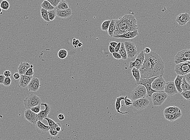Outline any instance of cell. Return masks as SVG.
Instances as JSON below:
<instances>
[{
    "mask_svg": "<svg viewBox=\"0 0 190 140\" xmlns=\"http://www.w3.org/2000/svg\"><path fill=\"white\" fill-rule=\"evenodd\" d=\"M145 59L139 69L141 78L149 79L164 74V63L162 58L155 52L151 51L144 54Z\"/></svg>",
    "mask_w": 190,
    "mask_h": 140,
    "instance_id": "1",
    "label": "cell"
},
{
    "mask_svg": "<svg viewBox=\"0 0 190 140\" xmlns=\"http://www.w3.org/2000/svg\"><path fill=\"white\" fill-rule=\"evenodd\" d=\"M115 20L116 29L113 36L138 30L137 21L133 15L125 14L122 17Z\"/></svg>",
    "mask_w": 190,
    "mask_h": 140,
    "instance_id": "2",
    "label": "cell"
},
{
    "mask_svg": "<svg viewBox=\"0 0 190 140\" xmlns=\"http://www.w3.org/2000/svg\"><path fill=\"white\" fill-rule=\"evenodd\" d=\"M41 103L40 97L34 94L29 95L23 101L24 107L26 109H30L34 106L41 105Z\"/></svg>",
    "mask_w": 190,
    "mask_h": 140,
    "instance_id": "3",
    "label": "cell"
},
{
    "mask_svg": "<svg viewBox=\"0 0 190 140\" xmlns=\"http://www.w3.org/2000/svg\"><path fill=\"white\" fill-rule=\"evenodd\" d=\"M130 96L133 101L142 98H147L148 96L146 89L144 86L138 85L132 90Z\"/></svg>",
    "mask_w": 190,
    "mask_h": 140,
    "instance_id": "4",
    "label": "cell"
},
{
    "mask_svg": "<svg viewBox=\"0 0 190 140\" xmlns=\"http://www.w3.org/2000/svg\"><path fill=\"white\" fill-rule=\"evenodd\" d=\"M174 72L178 75L185 76L190 73V61L181 62L176 64Z\"/></svg>",
    "mask_w": 190,
    "mask_h": 140,
    "instance_id": "5",
    "label": "cell"
},
{
    "mask_svg": "<svg viewBox=\"0 0 190 140\" xmlns=\"http://www.w3.org/2000/svg\"><path fill=\"white\" fill-rule=\"evenodd\" d=\"M168 97V95L164 91H158L153 93L151 97L153 106L161 105L164 103Z\"/></svg>",
    "mask_w": 190,
    "mask_h": 140,
    "instance_id": "6",
    "label": "cell"
},
{
    "mask_svg": "<svg viewBox=\"0 0 190 140\" xmlns=\"http://www.w3.org/2000/svg\"><path fill=\"white\" fill-rule=\"evenodd\" d=\"M158 77V76H156V77L149 78V79H142V78H141L139 82L137 83L138 85H142L145 87V88L146 89V91H147L148 97L151 98L152 97V94L153 93L158 92L157 91L154 90L151 87V84H152V82H153V81L156 78H157Z\"/></svg>",
    "mask_w": 190,
    "mask_h": 140,
    "instance_id": "7",
    "label": "cell"
},
{
    "mask_svg": "<svg viewBox=\"0 0 190 140\" xmlns=\"http://www.w3.org/2000/svg\"><path fill=\"white\" fill-rule=\"evenodd\" d=\"M190 61V49H183L178 52L175 56L174 62L176 64Z\"/></svg>",
    "mask_w": 190,
    "mask_h": 140,
    "instance_id": "8",
    "label": "cell"
},
{
    "mask_svg": "<svg viewBox=\"0 0 190 140\" xmlns=\"http://www.w3.org/2000/svg\"><path fill=\"white\" fill-rule=\"evenodd\" d=\"M124 46L127 54V58H133L137 54V50L134 43L126 41L124 43Z\"/></svg>",
    "mask_w": 190,
    "mask_h": 140,
    "instance_id": "9",
    "label": "cell"
},
{
    "mask_svg": "<svg viewBox=\"0 0 190 140\" xmlns=\"http://www.w3.org/2000/svg\"><path fill=\"white\" fill-rule=\"evenodd\" d=\"M166 82L163 77V75L158 76L151 84V87L154 90L157 91H164Z\"/></svg>",
    "mask_w": 190,
    "mask_h": 140,
    "instance_id": "10",
    "label": "cell"
},
{
    "mask_svg": "<svg viewBox=\"0 0 190 140\" xmlns=\"http://www.w3.org/2000/svg\"><path fill=\"white\" fill-rule=\"evenodd\" d=\"M144 59L145 55L143 51H142L138 54L134 62H130L129 68L131 69L133 67H135L139 70L142 65Z\"/></svg>",
    "mask_w": 190,
    "mask_h": 140,
    "instance_id": "11",
    "label": "cell"
},
{
    "mask_svg": "<svg viewBox=\"0 0 190 140\" xmlns=\"http://www.w3.org/2000/svg\"><path fill=\"white\" fill-rule=\"evenodd\" d=\"M150 105V101L147 98H142L134 100L132 106L135 109L141 110L146 108Z\"/></svg>",
    "mask_w": 190,
    "mask_h": 140,
    "instance_id": "12",
    "label": "cell"
},
{
    "mask_svg": "<svg viewBox=\"0 0 190 140\" xmlns=\"http://www.w3.org/2000/svg\"><path fill=\"white\" fill-rule=\"evenodd\" d=\"M164 91L168 96H172L178 93L173 81H169L166 83Z\"/></svg>",
    "mask_w": 190,
    "mask_h": 140,
    "instance_id": "13",
    "label": "cell"
},
{
    "mask_svg": "<svg viewBox=\"0 0 190 140\" xmlns=\"http://www.w3.org/2000/svg\"><path fill=\"white\" fill-rule=\"evenodd\" d=\"M41 105L44 106L45 109L44 110L40 111V112L37 114L36 117L37 121L40 120L42 122L45 118H48V115L50 113L51 108L50 106L47 103H41Z\"/></svg>",
    "mask_w": 190,
    "mask_h": 140,
    "instance_id": "14",
    "label": "cell"
},
{
    "mask_svg": "<svg viewBox=\"0 0 190 140\" xmlns=\"http://www.w3.org/2000/svg\"><path fill=\"white\" fill-rule=\"evenodd\" d=\"M41 86L39 79L36 77H32L27 87L29 91L36 92L39 90Z\"/></svg>",
    "mask_w": 190,
    "mask_h": 140,
    "instance_id": "15",
    "label": "cell"
},
{
    "mask_svg": "<svg viewBox=\"0 0 190 140\" xmlns=\"http://www.w3.org/2000/svg\"><path fill=\"white\" fill-rule=\"evenodd\" d=\"M24 115L25 119L30 123L33 124H36L37 123V114L33 112L30 109L25 110Z\"/></svg>",
    "mask_w": 190,
    "mask_h": 140,
    "instance_id": "16",
    "label": "cell"
},
{
    "mask_svg": "<svg viewBox=\"0 0 190 140\" xmlns=\"http://www.w3.org/2000/svg\"><path fill=\"white\" fill-rule=\"evenodd\" d=\"M190 20V16L187 13H180L177 16L175 19V22L180 26H183Z\"/></svg>",
    "mask_w": 190,
    "mask_h": 140,
    "instance_id": "17",
    "label": "cell"
},
{
    "mask_svg": "<svg viewBox=\"0 0 190 140\" xmlns=\"http://www.w3.org/2000/svg\"><path fill=\"white\" fill-rule=\"evenodd\" d=\"M35 125L36 131L39 134H45L49 132L50 128V127L49 125L44 124L40 120L37 121V123Z\"/></svg>",
    "mask_w": 190,
    "mask_h": 140,
    "instance_id": "18",
    "label": "cell"
},
{
    "mask_svg": "<svg viewBox=\"0 0 190 140\" xmlns=\"http://www.w3.org/2000/svg\"><path fill=\"white\" fill-rule=\"evenodd\" d=\"M139 35L138 30H134L132 32H125L121 35H117L114 36L113 38L115 39H132L137 36Z\"/></svg>",
    "mask_w": 190,
    "mask_h": 140,
    "instance_id": "19",
    "label": "cell"
},
{
    "mask_svg": "<svg viewBox=\"0 0 190 140\" xmlns=\"http://www.w3.org/2000/svg\"><path fill=\"white\" fill-rule=\"evenodd\" d=\"M32 78V77L26 76L25 74L21 75L20 79H19V86L22 88L27 87Z\"/></svg>",
    "mask_w": 190,
    "mask_h": 140,
    "instance_id": "20",
    "label": "cell"
},
{
    "mask_svg": "<svg viewBox=\"0 0 190 140\" xmlns=\"http://www.w3.org/2000/svg\"><path fill=\"white\" fill-rule=\"evenodd\" d=\"M57 16L60 18H67L70 17L72 14V11L71 9H69L64 10H56Z\"/></svg>",
    "mask_w": 190,
    "mask_h": 140,
    "instance_id": "21",
    "label": "cell"
},
{
    "mask_svg": "<svg viewBox=\"0 0 190 140\" xmlns=\"http://www.w3.org/2000/svg\"><path fill=\"white\" fill-rule=\"evenodd\" d=\"M31 64L27 62H22L17 67L18 73L20 75L25 74L27 70L30 68Z\"/></svg>",
    "mask_w": 190,
    "mask_h": 140,
    "instance_id": "22",
    "label": "cell"
},
{
    "mask_svg": "<svg viewBox=\"0 0 190 140\" xmlns=\"http://www.w3.org/2000/svg\"><path fill=\"white\" fill-rule=\"evenodd\" d=\"M164 117L166 120L171 122L175 121L180 118L182 116V113H176L173 114H164Z\"/></svg>",
    "mask_w": 190,
    "mask_h": 140,
    "instance_id": "23",
    "label": "cell"
},
{
    "mask_svg": "<svg viewBox=\"0 0 190 140\" xmlns=\"http://www.w3.org/2000/svg\"><path fill=\"white\" fill-rule=\"evenodd\" d=\"M184 76H182V75L177 74V76L175 79L174 81V83L177 91L180 94L182 92L181 86L182 78L184 77Z\"/></svg>",
    "mask_w": 190,
    "mask_h": 140,
    "instance_id": "24",
    "label": "cell"
},
{
    "mask_svg": "<svg viewBox=\"0 0 190 140\" xmlns=\"http://www.w3.org/2000/svg\"><path fill=\"white\" fill-rule=\"evenodd\" d=\"M181 110L176 106H170L165 108L164 110V114H173L176 113L181 112Z\"/></svg>",
    "mask_w": 190,
    "mask_h": 140,
    "instance_id": "25",
    "label": "cell"
},
{
    "mask_svg": "<svg viewBox=\"0 0 190 140\" xmlns=\"http://www.w3.org/2000/svg\"><path fill=\"white\" fill-rule=\"evenodd\" d=\"M125 99V97L124 96H121L119 97H117L116 99V102H115V109H116V111L118 113H120L121 114H128V112H122L120 110V108L121 107V100H124Z\"/></svg>",
    "mask_w": 190,
    "mask_h": 140,
    "instance_id": "26",
    "label": "cell"
},
{
    "mask_svg": "<svg viewBox=\"0 0 190 140\" xmlns=\"http://www.w3.org/2000/svg\"><path fill=\"white\" fill-rule=\"evenodd\" d=\"M118 53L121 56L122 60H127V54L126 49L125 47L124 43H121V48H120Z\"/></svg>",
    "mask_w": 190,
    "mask_h": 140,
    "instance_id": "27",
    "label": "cell"
},
{
    "mask_svg": "<svg viewBox=\"0 0 190 140\" xmlns=\"http://www.w3.org/2000/svg\"><path fill=\"white\" fill-rule=\"evenodd\" d=\"M69 8L68 3L65 0H61L60 2L56 7V10H64Z\"/></svg>",
    "mask_w": 190,
    "mask_h": 140,
    "instance_id": "28",
    "label": "cell"
},
{
    "mask_svg": "<svg viewBox=\"0 0 190 140\" xmlns=\"http://www.w3.org/2000/svg\"><path fill=\"white\" fill-rule=\"evenodd\" d=\"M131 73H132V75L134 77V79L136 80V83H137L141 78L140 71H139V69L135 67H133L131 69Z\"/></svg>",
    "mask_w": 190,
    "mask_h": 140,
    "instance_id": "29",
    "label": "cell"
},
{
    "mask_svg": "<svg viewBox=\"0 0 190 140\" xmlns=\"http://www.w3.org/2000/svg\"><path fill=\"white\" fill-rule=\"evenodd\" d=\"M115 29H116V26H115V20H111L108 30V33L110 37H112L113 36Z\"/></svg>",
    "mask_w": 190,
    "mask_h": 140,
    "instance_id": "30",
    "label": "cell"
},
{
    "mask_svg": "<svg viewBox=\"0 0 190 140\" xmlns=\"http://www.w3.org/2000/svg\"><path fill=\"white\" fill-rule=\"evenodd\" d=\"M41 8L47 11L55 9V7H53L47 0H44L41 4Z\"/></svg>",
    "mask_w": 190,
    "mask_h": 140,
    "instance_id": "31",
    "label": "cell"
},
{
    "mask_svg": "<svg viewBox=\"0 0 190 140\" xmlns=\"http://www.w3.org/2000/svg\"><path fill=\"white\" fill-rule=\"evenodd\" d=\"M182 90V92L183 91H187V90H190V85L188 84V83L187 82L185 79V76L182 78V82L181 86Z\"/></svg>",
    "mask_w": 190,
    "mask_h": 140,
    "instance_id": "32",
    "label": "cell"
},
{
    "mask_svg": "<svg viewBox=\"0 0 190 140\" xmlns=\"http://www.w3.org/2000/svg\"><path fill=\"white\" fill-rule=\"evenodd\" d=\"M41 16L42 18L46 22H50L49 18L48 11L41 8Z\"/></svg>",
    "mask_w": 190,
    "mask_h": 140,
    "instance_id": "33",
    "label": "cell"
},
{
    "mask_svg": "<svg viewBox=\"0 0 190 140\" xmlns=\"http://www.w3.org/2000/svg\"><path fill=\"white\" fill-rule=\"evenodd\" d=\"M67 51L64 49H60L58 52V58L61 59H64L66 58L68 56Z\"/></svg>",
    "mask_w": 190,
    "mask_h": 140,
    "instance_id": "34",
    "label": "cell"
},
{
    "mask_svg": "<svg viewBox=\"0 0 190 140\" xmlns=\"http://www.w3.org/2000/svg\"><path fill=\"white\" fill-rule=\"evenodd\" d=\"M111 21V20H106L104 21L101 25V30L102 31H108Z\"/></svg>",
    "mask_w": 190,
    "mask_h": 140,
    "instance_id": "35",
    "label": "cell"
},
{
    "mask_svg": "<svg viewBox=\"0 0 190 140\" xmlns=\"http://www.w3.org/2000/svg\"><path fill=\"white\" fill-rule=\"evenodd\" d=\"M48 14L49 18L50 21H53L55 19L57 16L56 10H51L48 11Z\"/></svg>",
    "mask_w": 190,
    "mask_h": 140,
    "instance_id": "36",
    "label": "cell"
},
{
    "mask_svg": "<svg viewBox=\"0 0 190 140\" xmlns=\"http://www.w3.org/2000/svg\"><path fill=\"white\" fill-rule=\"evenodd\" d=\"M0 7L2 10H7L10 7V4L7 0H3L0 4Z\"/></svg>",
    "mask_w": 190,
    "mask_h": 140,
    "instance_id": "37",
    "label": "cell"
},
{
    "mask_svg": "<svg viewBox=\"0 0 190 140\" xmlns=\"http://www.w3.org/2000/svg\"><path fill=\"white\" fill-rule=\"evenodd\" d=\"M49 132L50 135L53 137H56L57 135H58V133H59L56 130V129L54 126L50 127Z\"/></svg>",
    "mask_w": 190,
    "mask_h": 140,
    "instance_id": "38",
    "label": "cell"
},
{
    "mask_svg": "<svg viewBox=\"0 0 190 140\" xmlns=\"http://www.w3.org/2000/svg\"><path fill=\"white\" fill-rule=\"evenodd\" d=\"M34 74H35V72L34 71L33 65L31 64L30 68L27 70V71L24 74L26 76H29V77H32Z\"/></svg>",
    "mask_w": 190,
    "mask_h": 140,
    "instance_id": "39",
    "label": "cell"
},
{
    "mask_svg": "<svg viewBox=\"0 0 190 140\" xmlns=\"http://www.w3.org/2000/svg\"><path fill=\"white\" fill-rule=\"evenodd\" d=\"M180 94L185 99L190 101V90L183 91Z\"/></svg>",
    "mask_w": 190,
    "mask_h": 140,
    "instance_id": "40",
    "label": "cell"
},
{
    "mask_svg": "<svg viewBox=\"0 0 190 140\" xmlns=\"http://www.w3.org/2000/svg\"><path fill=\"white\" fill-rule=\"evenodd\" d=\"M11 80L10 77H5L3 85L5 87H9L11 85Z\"/></svg>",
    "mask_w": 190,
    "mask_h": 140,
    "instance_id": "41",
    "label": "cell"
},
{
    "mask_svg": "<svg viewBox=\"0 0 190 140\" xmlns=\"http://www.w3.org/2000/svg\"><path fill=\"white\" fill-rule=\"evenodd\" d=\"M124 104L126 107H130L132 105V102L131 100L127 98V96H125Z\"/></svg>",
    "mask_w": 190,
    "mask_h": 140,
    "instance_id": "42",
    "label": "cell"
},
{
    "mask_svg": "<svg viewBox=\"0 0 190 140\" xmlns=\"http://www.w3.org/2000/svg\"><path fill=\"white\" fill-rule=\"evenodd\" d=\"M41 105H39L36 106L32 107V108L30 109L31 111H32L33 112L36 113V114H38V113L40 112V111H41Z\"/></svg>",
    "mask_w": 190,
    "mask_h": 140,
    "instance_id": "43",
    "label": "cell"
},
{
    "mask_svg": "<svg viewBox=\"0 0 190 140\" xmlns=\"http://www.w3.org/2000/svg\"><path fill=\"white\" fill-rule=\"evenodd\" d=\"M54 7H56L59 4L61 0H47Z\"/></svg>",
    "mask_w": 190,
    "mask_h": 140,
    "instance_id": "44",
    "label": "cell"
},
{
    "mask_svg": "<svg viewBox=\"0 0 190 140\" xmlns=\"http://www.w3.org/2000/svg\"><path fill=\"white\" fill-rule=\"evenodd\" d=\"M80 43V42L78 39H76L75 38H74L73 39L72 44H73L74 48H76L79 47V45Z\"/></svg>",
    "mask_w": 190,
    "mask_h": 140,
    "instance_id": "45",
    "label": "cell"
},
{
    "mask_svg": "<svg viewBox=\"0 0 190 140\" xmlns=\"http://www.w3.org/2000/svg\"><path fill=\"white\" fill-rule=\"evenodd\" d=\"M44 119L47 120L48 124V125L50 127L54 126L56 124L55 122L54 121V120H52L51 119L49 118H45Z\"/></svg>",
    "mask_w": 190,
    "mask_h": 140,
    "instance_id": "46",
    "label": "cell"
},
{
    "mask_svg": "<svg viewBox=\"0 0 190 140\" xmlns=\"http://www.w3.org/2000/svg\"><path fill=\"white\" fill-rule=\"evenodd\" d=\"M112 56L114 57V58L117 60H121L122 59L121 56L119 53H117V52H115L112 54Z\"/></svg>",
    "mask_w": 190,
    "mask_h": 140,
    "instance_id": "47",
    "label": "cell"
},
{
    "mask_svg": "<svg viewBox=\"0 0 190 140\" xmlns=\"http://www.w3.org/2000/svg\"><path fill=\"white\" fill-rule=\"evenodd\" d=\"M4 75L5 77H10L11 75V73L9 70H6L4 73Z\"/></svg>",
    "mask_w": 190,
    "mask_h": 140,
    "instance_id": "48",
    "label": "cell"
},
{
    "mask_svg": "<svg viewBox=\"0 0 190 140\" xmlns=\"http://www.w3.org/2000/svg\"><path fill=\"white\" fill-rule=\"evenodd\" d=\"M21 75H20L19 73H16L13 74V78L15 80H18L20 79Z\"/></svg>",
    "mask_w": 190,
    "mask_h": 140,
    "instance_id": "49",
    "label": "cell"
},
{
    "mask_svg": "<svg viewBox=\"0 0 190 140\" xmlns=\"http://www.w3.org/2000/svg\"><path fill=\"white\" fill-rule=\"evenodd\" d=\"M121 43L120 42H118V43L117 46H116V47L115 48V52H117V53H118L119 49H120V48H121Z\"/></svg>",
    "mask_w": 190,
    "mask_h": 140,
    "instance_id": "50",
    "label": "cell"
},
{
    "mask_svg": "<svg viewBox=\"0 0 190 140\" xmlns=\"http://www.w3.org/2000/svg\"><path fill=\"white\" fill-rule=\"evenodd\" d=\"M185 78L187 82L190 85V73L185 75Z\"/></svg>",
    "mask_w": 190,
    "mask_h": 140,
    "instance_id": "51",
    "label": "cell"
},
{
    "mask_svg": "<svg viewBox=\"0 0 190 140\" xmlns=\"http://www.w3.org/2000/svg\"><path fill=\"white\" fill-rule=\"evenodd\" d=\"M5 78V77L4 75V74L0 75V84H3Z\"/></svg>",
    "mask_w": 190,
    "mask_h": 140,
    "instance_id": "52",
    "label": "cell"
},
{
    "mask_svg": "<svg viewBox=\"0 0 190 140\" xmlns=\"http://www.w3.org/2000/svg\"><path fill=\"white\" fill-rule=\"evenodd\" d=\"M151 49L149 48H145L143 50L144 52V54H149V53L151 52Z\"/></svg>",
    "mask_w": 190,
    "mask_h": 140,
    "instance_id": "53",
    "label": "cell"
},
{
    "mask_svg": "<svg viewBox=\"0 0 190 140\" xmlns=\"http://www.w3.org/2000/svg\"><path fill=\"white\" fill-rule=\"evenodd\" d=\"M58 118L59 120L62 121L65 119V116L63 114H60L58 115Z\"/></svg>",
    "mask_w": 190,
    "mask_h": 140,
    "instance_id": "54",
    "label": "cell"
},
{
    "mask_svg": "<svg viewBox=\"0 0 190 140\" xmlns=\"http://www.w3.org/2000/svg\"><path fill=\"white\" fill-rule=\"evenodd\" d=\"M109 51L110 53H111V54L115 52V48H113V47L110 45L109 46Z\"/></svg>",
    "mask_w": 190,
    "mask_h": 140,
    "instance_id": "55",
    "label": "cell"
},
{
    "mask_svg": "<svg viewBox=\"0 0 190 140\" xmlns=\"http://www.w3.org/2000/svg\"><path fill=\"white\" fill-rule=\"evenodd\" d=\"M117 44V43L115 41L111 42L110 43V45L114 48H115V47H116Z\"/></svg>",
    "mask_w": 190,
    "mask_h": 140,
    "instance_id": "56",
    "label": "cell"
},
{
    "mask_svg": "<svg viewBox=\"0 0 190 140\" xmlns=\"http://www.w3.org/2000/svg\"><path fill=\"white\" fill-rule=\"evenodd\" d=\"M3 14V12H2V9L0 7V14Z\"/></svg>",
    "mask_w": 190,
    "mask_h": 140,
    "instance_id": "57",
    "label": "cell"
}]
</instances>
